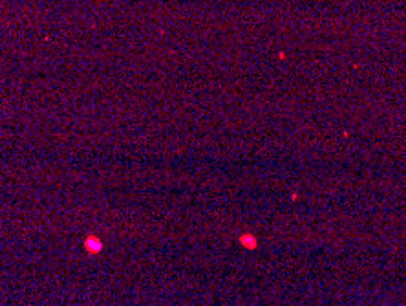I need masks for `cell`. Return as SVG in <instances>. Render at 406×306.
Instances as JSON below:
<instances>
[{
	"label": "cell",
	"instance_id": "obj_2",
	"mask_svg": "<svg viewBox=\"0 0 406 306\" xmlns=\"http://www.w3.org/2000/svg\"><path fill=\"white\" fill-rule=\"evenodd\" d=\"M242 242H244L245 246H249V247H253V246H254V240H253L251 237H244V238H242Z\"/></svg>",
	"mask_w": 406,
	"mask_h": 306
},
{
	"label": "cell",
	"instance_id": "obj_1",
	"mask_svg": "<svg viewBox=\"0 0 406 306\" xmlns=\"http://www.w3.org/2000/svg\"><path fill=\"white\" fill-rule=\"evenodd\" d=\"M84 246H86V249H88V251H92V253H95V251H99V249H101V242H99L97 238H88Z\"/></svg>",
	"mask_w": 406,
	"mask_h": 306
}]
</instances>
